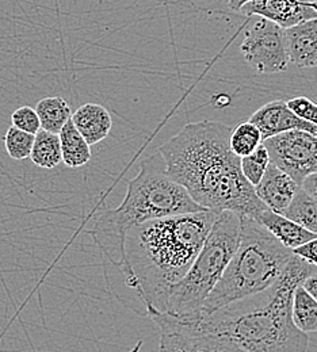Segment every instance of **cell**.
<instances>
[{
	"label": "cell",
	"mask_w": 317,
	"mask_h": 352,
	"mask_svg": "<svg viewBox=\"0 0 317 352\" xmlns=\"http://www.w3.org/2000/svg\"><path fill=\"white\" fill-rule=\"evenodd\" d=\"M317 268L293 254L272 287L206 316L171 317L145 310L160 332L202 333L226 339L245 352H307L309 338L292 320L294 290Z\"/></svg>",
	"instance_id": "1"
},
{
	"label": "cell",
	"mask_w": 317,
	"mask_h": 352,
	"mask_svg": "<svg viewBox=\"0 0 317 352\" xmlns=\"http://www.w3.org/2000/svg\"><path fill=\"white\" fill-rule=\"evenodd\" d=\"M232 129L217 121L187 124L159 148L166 173L195 204L216 214L229 210L255 217L267 209L244 177L229 146Z\"/></svg>",
	"instance_id": "2"
},
{
	"label": "cell",
	"mask_w": 317,
	"mask_h": 352,
	"mask_svg": "<svg viewBox=\"0 0 317 352\" xmlns=\"http://www.w3.org/2000/svg\"><path fill=\"white\" fill-rule=\"evenodd\" d=\"M216 216L210 210L186 213L146 221L127 232L118 268L145 310H166L170 290L197 258Z\"/></svg>",
	"instance_id": "3"
},
{
	"label": "cell",
	"mask_w": 317,
	"mask_h": 352,
	"mask_svg": "<svg viewBox=\"0 0 317 352\" xmlns=\"http://www.w3.org/2000/svg\"><path fill=\"white\" fill-rule=\"evenodd\" d=\"M202 210L205 209L193 201L181 184L167 175L164 160L157 152L141 163L136 177L128 184L122 204L100 214L91 233L105 256L120 267L124 239L131 228Z\"/></svg>",
	"instance_id": "4"
},
{
	"label": "cell",
	"mask_w": 317,
	"mask_h": 352,
	"mask_svg": "<svg viewBox=\"0 0 317 352\" xmlns=\"http://www.w3.org/2000/svg\"><path fill=\"white\" fill-rule=\"evenodd\" d=\"M293 252L250 216H240L239 245L202 307L190 316H206L230 302L272 287ZM182 318V317H181Z\"/></svg>",
	"instance_id": "5"
},
{
	"label": "cell",
	"mask_w": 317,
	"mask_h": 352,
	"mask_svg": "<svg viewBox=\"0 0 317 352\" xmlns=\"http://www.w3.org/2000/svg\"><path fill=\"white\" fill-rule=\"evenodd\" d=\"M240 237V216L224 210L216 216L202 248L184 276L173 286L166 304V313L181 318L202 307L220 280Z\"/></svg>",
	"instance_id": "6"
},
{
	"label": "cell",
	"mask_w": 317,
	"mask_h": 352,
	"mask_svg": "<svg viewBox=\"0 0 317 352\" xmlns=\"http://www.w3.org/2000/svg\"><path fill=\"white\" fill-rule=\"evenodd\" d=\"M240 46L247 64L259 74H281L289 68L285 30L269 19L254 16Z\"/></svg>",
	"instance_id": "7"
},
{
	"label": "cell",
	"mask_w": 317,
	"mask_h": 352,
	"mask_svg": "<svg viewBox=\"0 0 317 352\" xmlns=\"http://www.w3.org/2000/svg\"><path fill=\"white\" fill-rule=\"evenodd\" d=\"M272 164L301 186L305 177L317 174V138L303 131H287L263 142Z\"/></svg>",
	"instance_id": "8"
},
{
	"label": "cell",
	"mask_w": 317,
	"mask_h": 352,
	"mask_svg": "<svg viewBox=\"0 0 317 352\" xmlns=\"http://www.w3.org/2000/svg\"><path fill=\"white\" fill-rule=\"evenodd\" d=\"M240 12L250 18L261 16L269 19L282 29L317 18L309 0H252Z\"/></svg>",
	"instance_id": "9"
},
{
	"label": "cell",
	"mask_w": 317,
	"mask_h": 352,
	"mask_svg": "<svg viewBox=\"0 0 317 352\" xmlns=\"http://www.w3.org/2000/svg\"><path fill=\"white\" fill-rule=\"evenodd\" d=\"M250 122L258 126L262 133L263 141L275 134L287 131H303L317 138L316 124L294 116L283 100H272L263 104L250 117Z\"/></svg>",
	"instance_id": "10"
},
{
	"label": "cell",
	"mask_w": 317,
	"mask_h": 352,
	"mask_svg": "<svg viewBox=\"0 0 317 352\" xmlns=\"http://www.w3.org/2000/svg\"><path fill=\"white\" fill-rule=\"evenodd\" d=\"M256 197L272 212L282 214L296 195L300 184L270 163L261 182L254 187Z\"/></svg>",
	"instance_id": "11"
},
{
	"label": "cell",
	"mask_w": 317,
	"mask_h": 352,
	"mask_svg": "<svg viewBox=\"0 0 317 352\" xmlns=\"http://www.w3.org/2000/svg\"><path fill=\"white\" fill-rule=\"evenodd\" d=\"M283 30L289 61L297 68H317V18Z\"/></svg>",
	"instance_id": "12"
},
{
	"label": "cell",
	"mask_w": 317,
	"mask_h": 352,
	"mask_svg": "<svg viewBox=\"0 0 317 352\" xmlns=\"http://www.w3.org/2000/svg\"><path fill=\"white\" fill-rule=\"evenodd\" d=\"M159 352H245L226 339L202 333L162 332Z\"/></svg>",
	"instance_id": "13"
},
{
	"label": "cell",
	"mask_w": 317,
	"mask_h": 352,
	"mask_svg": "<svg viewBox=\"0 0 317 352\" xmlns=\"http://www.w3.org/2000/svg\"><path fill=\"white\" fill-rule=\"evenodd\" d=\"M254 220L267 229L283 247L292 251L317 237L315 233L279 213L272 212L270 209L262 210L254 217Z\"/></svg>",
	"instance_id": "14"
},
{
	"label": "cell",
	"mask_w": 317,
	"mask_h": 352,
	"mask_svg": "<svg viewBox=\"0 0 317 352\" xmlns=\"http://www.w3.org/2000/svg\"><path fill=\"white\" fill-rule=\"evenodd\" d=\"M72 124L85 137L89 145L103 141L113 128L111 116L102 104L86 103L80 106L71 117Z\"/></svg>",
	"instance_id": "15"
},
{
	"label": "cell",
	"mask_w": 317,
	"mask_h": 352,
	"mask_svg": "<svg viewBox=\"0 0 317 352\" xmlns=\"http://www.w3.org/2000/svg\"><path fill=\"white\" fill-rule=\"evenodd\" d=\"M63 163L69 168H79L91 160V145L69 120L58 133Z\"/></svg>",
	"instance_id": "16"
},
{
	"label": "cell",
	"mask_w": 317,
	"mask_h": 352,
	"mask_svg": "<svg viewBox=\"0 0 317 352\" xmlns=\"http://www.w3.org/2000/svg\"><path fill=\"white\" fill-rule=\"evenodd\" d=\"M36 113L40 118L41 129L56 134L60 133L72 117L68 102L61 96L43 98L36 106Z\"/></svg>",
	"instance_id": "17"
},
{
	"label": "cell",
	"mask_w": 317,
	"mask_h": 352,
	"mask_svg": "<svg viewBox=\"0 0 317 352\" xmlns=\"http://www.w3.org/2000/svg\"><path fill=\"white\" fill-rule=\"evenodd\" d=\"M30 159L37 167L45 170L56 168L60 163H63L58 134L46 132L44 129L36 133Z\"/></svg>",
	"instance_id": "18"
},
{
	"label": "cell",
	"mask_w": 317,
	"mask_h": 352,
	"mask_svg": "<svg viewBox=\"0 0 317 352\" xmlns=\"http://www.w3.org/2000/svg\"><path fill=\"white\" fill-rule=\"evenodd\" d=\"M282 216L317 234V199L301 186L289 206L282 212Z\"/></svg>",
	"instance_id": "19"
},
{
	"label": "cell",
	"mask_w": 317,
	"mask_h": 352,
	"mask_svg": "<svg viewBox=\"0 0 317 352\" xmlns=\"http://www.w3.org/2000/svg\"><path fill=\"white\" fill-rule=\"evenodd\" d=\"M292 320L304 333L317 332V301L300 285L293 294Z\"/></svg>",
	"instance_id": "20"
},
{
	"label": "cell",
	"mask_w": 317,
	"mask_h": 352,
	"mask_svg": "<svg viewBox=\"0 0 317 352\" xmlns=\"http://www.w3.org/2000/svg\"><path fill=\"white\" fill-rule=\"evenodd\" d=\"M263 142L262 133L256 125L252 122L239 124L234 129H232L229 135V146L230 151L237 157H244L256 151Z\"/></svg>",
	"instance_id": "21"
},
{
	"label": "cell",
	"mask_w": 317,
	"mask_h": 352,
	"mask_svg": "<svg viewBox=\"0 0 317 352\" xmlns=\"http://www.w3.org/2000/svg\"><path fill=\"white\" fill-rule=\"evenodd\" d=\"M270 163H272L270 155L263 144L256 151H254L251 155L240 157L241 173L248 180V183L252 184L254 187L261 182V179L265 175Z\"/></svg>",
	"instance_id": "22"
},
{
	"label": "cell",
	"mask_w": 317,
	"mask_h": 352,
	"mask_svg": "<svg viewBox=\"0 0 317 352\" xmlns=\"http://www.w3.org/2000/svg\"><path fill=\"white\" fill-rule=\"evenodd\" d=\"M34 135L36 134L19 131L14 126L8 128V131L4 135V146L8 156L18 162L30 157Z\"/></svg>",
	"instance_id": "23"
},
{
	"label": "cell",
	"mask_w": 317,
	"mask_h": 352,
	"mask_svg": "<svg viewBox=\"0 0 317 352\" xmlns=\"http://www.w3.org/2000/svg\"><path fill=\"white\" fill-rule=\"evenodd\" d=\"M11 122H12L14 128L23 131V132L36 134V133H39V131H41V124H40V118L36 113V109H32L29 106H22V107L17 109L11 114Z\"/></svg>",
	"instance_id": "24"
},
{
	"label": "cell",
	"mask_w": 317,
	"mask_h": 352,
	"mask_svg": "<svg viewBox=\"0 0 317 352\" xmlns=\"http://www.w3.org/2000/svg\"><path fill=\"white\" fill-rule=\"evenodd\" d=\"M289 110L301 120L317 125V103L307 96H294L286 100Z\"/></svg>",
	"instance_id": "25"
},
{
	"label": "cell",
	"mask_w": 317,
	"mask_h": 352,
	"mask_svg": "<svg viewBox=\"0 0 317 352\" xmlns=\"http://www.w3.org/2000/svg\"><path fill=\"white\" fill-rule=\"evenodd\" d=\"M296 256L301 258L307 263L312 264L317 268V237L307 241L305 244L294 248L292 251Z\"/></svg>",
	"instance_id": "26"
},
{
	"label": "cell",
	"mask_w": 317,
	"mask_h": 352,
	"mask_svg": "<svg viewBox=\"0 0 317 352\" xmlns=\"http://www.w3.org/2000/svg\"><path fill=\"white\" fill-rule=\"evenodd\" d=\"M301 187L317 199V174L305 177L301 183Z\"/></svg>",
	"instance_id": "27"
},
{
	"label": "cell",
	"mask_w": 317,
	"mask_h": 352,
	"mask_svg": "<svg viewBox=\"0 0 317 352\" xmlns=\"http://www.w3.org/2000/svg\"><path fill=\"white\" fill-rule=\"evenodd\" d=\"M303 286L317 301V272H315L314 275H311L308 279H305Z\"/></svg>",
	"instance_id": "28"
},
{
	"label": "cell",
	"mask_w": 317,
	"mask_h": 352,
	"mask_svg": "<svg viewBox=\"0 0 317 352\" xmlns=\"http://www.w3.org/2000/svg\"><path fill=\"white\" fill-rule=\"evenodd\" d=\"M252 0H228V6L230 8V11H234V12H240V10Z\"/></svg>",
	"instance_id": "29"
},
{
	"label": "cell",
	"mask_w": 317,
	"mask_h": 352,
	"mask_svg": "<svg viewBox=\"0 0 317 352\" xmlns=\"http://www.w3.org/2000/svg\"><path fill=\"white\" fill-rule=\"evenodd\" d=\"M311 6H312V8L316 11L317 14V0H315V1H311Z\"/></svg>",
	"instance_id": "30"
},
{
	"label": "cell",
	"mask_w": 317,
	"mask_h": 352,
	"mask_svg": "<svg viewBox=\"0 0 317 352\" xmlns=\"http://www.w3.org/2000/svg\"><path fill=\"white\" fill-rule=\"evenodd\" d=\"M309 1H315V0H309Z\"/></svg>",
	"instance_id": "31"
}]
</instances>
